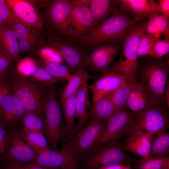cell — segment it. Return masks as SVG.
<instances>
[{
	"label": "cell",
	"mask_w": 169,
	"mask_h": 169,
	"mask_svg": "<svg viewBox=\"0 0 169 169\" xmlns=\"http://www.w3.org/2000/svg\"><path fill=\"white\" fill-rule=\"evenodd\" d=\"M139 59L135 76V84L143 89L152 106L165 104L164 94L169 72V59L149 56Z\"/></svg>",
	"instance_id": "1"
},
{
	"label": "cell",
	"mask_w": 169,
	"mask_h": 169,
	"mask_svg": "<svg viewBox=\"0 0 169 169\" xmlns=\"http://www.w3.org/2000/svg\"><path fill=\"white\" fill-rule=\"evenodd\" d=\"M119 12L116 9L111 16L99 26L92 28L86 34L71 39L84 50H92L96 46L122 40L141 22Z\"/></svg>",
	"instance_id": "2"
},
{
	"label": "cell",
	"mask_w": 169,
	"mask_h": 169,
	"mask_svg": "<svg viewBox=\"0 0 169 169\" xmlns=\"http://www.w3.org/2000/svg\"><path fill=\"white\" fill-rule=\"evenodd\" d=\"M146 22L145 19L141 21L125 36L118 60L108 71L124 76L131 84H135V76L138 64L137 50Z\"/></svg>",
	"instance_id": "3"
},
{
	"label": "cell",
	"mask_w": 169,
	"mask_h": 169,
	"mask_svg": "<svg viewBox=\"0 0 169 169\" xmlns=\"http://www.w3.org/2000/svg\"><path fill=\"white\" fill-rule=\"evenodd\" d=\"M53 86L46 89L43 96V133L50 146L56 150L58 142L66 133L64 125L62 123V112L56 92Z\"/></svg>",
	"instance_id": "4"
},
{
	"label": "cell",
	"mask_w": 169,
	"mask_h": 169,
	"mask_svg": "<svg viewBox=\"0 0 169 169\" xmlns=\"http://www.w3.org/2000/svg\"><path fill=\"white\" fill-rule=\"evenodd\" d=\"M11 71L10 84L13 94L21 101L26 111L43 115L42 100L47 86L35 84L30 77L20 73L17 69Z\"/></svg>",
	"instance_id": "5"
},
{
	"label": "cell",
	"mask_w": 169,
	"mask_h": 169,
	"mask_svg": "<svg viewBox=\"0 0 169 169\" xmlns=\"http://www.w3.org/2000/svg\"><path fill=\"white\" fill-rule=\"evenodd\" d=\"M168 109L164 104L136 113L131 122L129 134L136 133L154 135L166 131L169 125Z\"/></svg>",
	"instance_id": "6"
},
{
	"label": "cell",
	"mask_w": 169,
	"mask_h": 169,
	"mask_svg": "<svg viewBox=\"0 0 169 169\" xmlns=\"http://www.w3.org/2000/svg\"><path fill=\"white\" fill-rule=\"evenodd\" d=\"M46 45L58 51L66 64L74 71L89 66V55L79 44L72 39L59 36L51 32L47 33Z\"/></svg>",
	"instance_id": "7"
},
{
	"label": "cell",
	"mask_w": 169,
	"mask_h": 169,
	"mask_svg": "<svg viewBox=\"0 0 169 169\" xmlns=\"http://www.w3.org/2000/svg\"><path fill=\"white\" fill-rule=\"evenodd\" d=\"M89 151L86 162L88 167L91 169L112 165H131L134 161L119 142L100 145Z\"/></svg>",
	"instance_id": "8"
},
{
	"label": "cell",
	"mask_w": 169,
	"mask_h": 169,
	"mask_svg": "<svg viewBox=\"0 0 169 169\" xmlns=\"http://www.w3.org/2000/svg\"><path fill=\"white\" fill-rule=\"evenodd\" d=\"M45 20L51 32L59 36L67 38L72 0H52L44 1Z\"/></svg>",
	"instance_id": "9"
},
{
	"label": "cell",
	"mask_w": 169,
	"mask_h": 169,
	"mask_svg": "<svg viewBox=\"0 0 169 169\" xmlns=\"http://www.w3.org/2000/svg\"><path fill=\"white\" fill-rule=\"evenodd\" d=\"M136 113L125 108L113 115L108 120L103 133L92 148L103 144L118 143L121 137L128 135L131 122Z\"/></svg>",
	"instance_id": "10"
},
{
	"label": "cell",
	"mask_w": 169,
	"mask_h": 169,
	"mask_svg": "<svg viewBox=\"0 0 169 169\" xmlns=\"http://www.w3.org/2000/svg\"><path fill=\"white\" fill-rule=\"evenodd\" d=\"M107 121H91L72 138L67 145L75 156L81 155L92 148L103 133Z\"/></svg>",
	"instance_id": "11"
},
{
	"label": "cell",
	"mask_w": 169,
	"mask_h": 169,
	"mask_svg": "<svg viewBox=\"0 0 169 169\" xmlns=\"http://www.w3.org/2000/svg\"><path fill=\"white\" fill-rule=\"evenodd\" d=\"M124 38L118 42H110L95 46L92 50L91 54L89 55L88 67L97 72L104 74L107 72L121 51Z\"/></svg>",
	"instance_id": "12"
},
{
	"label": "cell",
	"mask_w": 169,
	"mask_h": 169,
	"mask_svg": "<svg viewBox=\"0 0 169 169\" xmlns=\"http://www.w3.org/2000/svg\"><path fill=\"white\" fill-rule=\"evenodd\" d=\"M72 8L67 37L75 39L87 33L94 27V18L88 4L81 5L75 3L72 0Z\"/></svg>",
	"instance_id": "13"
},
{
	"label": "cell",
	"mask_w": 169,
	"mask_h": 169,
	"mask_svg": "<svg viewBox=\"0 0 169 169\" xmlns=\"http://www.w3.org/2000/svg\"><path fill=\"white\" fill-rule=\"evenodd\" d=\"M5 1L9 9L24 24L38 30L43 29V19L34 1Z\"/></svg>",
	"instance_id": "14"
},
{
	"label": "cell",
	"mask_w": 169,
	"mask_h": 169,
	"mask_svg": "<svg viewBox=\"0 0 169 169\" xmlns=\"http://www.w3.org/2000/svg\"><path fill=\"white\" fill-rule=\"evenodd\" d=\"M9 25L19 40L20 52L23 53L33 55L46 45V42L38 30L20 23Z\"/></svg>",
	"instance_id": "15"
},
{
	"label": "cell",
	"mask_w": 169,
	"mask_h": 169,
	"mask_svg": "<svg viewBox=\"0 0 169 169\" xmlns=\"http://www.w3.org/2000/svg\"><path fill=\"white\" fill-rule=\"evenodd\" d=\"M38 165L52 169H76L75 156L70 149L65 145L59 151L50 150L44 152L37 156Z\"/></svg>",
	"instance_id": "16"
},
{
	"label": "cell",
	"mask_w": 169,
	"mask_h": 169,
	"mask_svg": "<svg viewBox=\"0 0 169 169\" xmlns=\"http://www.w3.org/2000/svg\"><path fill=\"white\" fill-rule=\"evenodd\" d=\"M116 2L118 11L137 21L154 13L161 14L158 3L153 0H116Z\"/></svg>",
	"instance_id": "17"
},
{
	"label": "cell",
	"mask_w": 169,
	"mask_h": 169,
	"mask_svg": "<svg viewBox=\"0 0 169 169\" xmlns=\"http://www.w3.org/2000/svg\"><path fill=\"white\" fill-rule=\"evenodd\" d=\"M128 83L124 76L112 72H107L88 85L93 93L92 104L115 90L121 86Z\"/></svg>",
	"instance_id": "18"
},
{
	"label": "cell",
	"mask_w": 169,
	"mask_h": 169,
	"mask_svg": "<svg viewBox=\"0 0 169 169\" xmlns=\"http://www.w3.org/2000/svg\"><path fill=\"white\" fill-rule=\"evenodd\" d=\"M123 147L128 151L145 158L149 156L154 135L131 133L128 135Z\"/></svg>",
	"instance_id": "19"
},
{
	"label": "cell",
	"mask_w": 169,
	"mask_h": 169,
	"mask_svg": "<svg viewBox=\"0 0 169 169\" xmlns=\"http://www.w3.org/2000/svg\"><path fill=\"white\" fill-rule=\"evenodd\" d=\"M0 49L13 60H18L20 57L18 39L10 26L5 22L0 28Z\"/></svg>",
	"instance_id": "20"
},
{
	"label": "cell",
	"mask_w": 169,
	"mask_h": 169,
	"mask_svg": "<svg viewBox=\"0 0 169 169\" xmlns=\"http://www.w3.org/2000/svg\"><path fill=\"white\" fill-rule=\"evenodd\" d=\"M110 94L92 104L87 115V120L90 119V121H107L111 116L121 110L117 108L112 103Z\"/></svg>",
	"instance_id": "21"
},
{
	"label": "cell",
	"mask_w": 169,
	"mask_h": 169,
	"mask_svg": "<svg viewBox=\"0 0 169 169\" xmlns=\"http://www.w3.org/2000/svg\"><path fill=\"white\" fill-rule=\"evenodd\" d=\"M26 110L22 103L13 94L8 95L0 106V114L6 122H12L23 117Z\"/></svg>",
	"instance_id": "22"
},
{
	"label": "cell",
	"mask_w": 169,
	"mask_h": 169,
	"mask_svg": "<svg viewBox=\"0 0 169 169\" xmlns=\"http://www.w3.org/2000/svg\"><path fill=\"white\" fill-rule=\"evenodd\" d=\"M9 153L14 160L20 162H28L36 159L35 152L24 142L16 132L12 135Z\"/></svg>",
	"instance_id": "23"
},
{
	"label": "cell",
	"mask_w": 169,
	"mask_h": 169,
	"mask_svg": "<svg viewBox=\"0 0 169 169\" xmlns=\"http://www.w3.org/2000/svg\"><path fill=\"white\" fill-rule=\"evenodd\" d=\"M116 0H90L89 7L94 19V27L112 15L116 9Z\"/></svg>",
	"instance_id": "24"
},
{
	"label": "cell",
	"mask_w": 169,
	"mask_h": 169,
	"mask_svg": "<svg viewBox=\"0 0 169 169\" xmlns=\"http://www.w3.org/2000/svg\"><path fill=\"white\" fill-rule=\"evenodd\" d=\"M152 106L142 88L136 84L131 85L125 108L133 112L138 113Z\"/></svg>",
	"instance_id": "25"
},
{
	"label": "cell",
	"mask_w": 169,
	"mask_h": 169,
	"mask_svg": "<svg viewBox=\"0 0 169 169\" xmlns=\"http://www.w3.org/2000/svg\"><path fill=\"white\" fill-rule=\"evenodd\" d=\"M147 18L145 32L156 42L161 40L165 30L169 27V17L159 13L153 14Z\"/></svg>",
	"instance_id": "26"
},
{
	"label": "cell",
	"mask_w": 169,
	"mask_h": 169,
	"mask_svg": "<svg viewBox=\"0 0 169 169\" xmlns=\"http://www.w3.org/2000/svg\"><path fill=\"white\" fill-rule=\"evenodd\" d=\"M87 82L84 83L79 89L76 94V112L75 117L79 121L76 128H79L87 120L88 111L91 104L88 93Z\"/></svg>",
	"instance_id": "27"
},
{
	"label": "cell",
	"mask_w": 169,
	"mask_h": 169,
	"mask_svg": "<svg viewBox=\"0 0 169 169\" xmlns=\"http://www.w3.org/2000/svg\"><path fill=\"white\" fill-rule=\"evenodd\" d=\"M91 77L84 69H79L75 70L67 81V84L61 94V104L68 98L76 94L82 84L87 82Z\"/></svg>",
	"instance_id": "28"
},
{
	"label": "cell",
	"mask_w": 169,
	"mask_h": 169,
	"mask_svg": "<svg viewBox=\"0 0 169 169\" xmlns=\"http://www.w3.org/2000/svg\"><path fill=\"white\" fill-rule=\"evenodd\" d=\"M21 135L27 144L38 155L50 150L48 141L43 133L30 132L24 128Z\"/></svg>",
	"instance_id": "29"
},
{
	"label": "cell",
	"mask_w": 169,
	"mask_h": 169,
	"mask_svg": "<svg viewBox=\"0 0 169 169\" xmlns=\"http://www.w3.org/2000/svg\"><path fill=\"white\" fill-rule=\"evenodd\" d=\"M36 65L41 67L47 70L54 77L67 81L72 74L71 70L66 65L55 63H47L39 58H31Z\"/></svg>",
	"instance_id": "30"
},
{
	"label": "cell",
	"mask_w": 169,
	"mask_h": 169,
	"mask_svg": "<svg viewBox=\"0 0 169 169\" xmlns=\"http://www.w3.org/2000/svg\"><path fill=\"white\" fill-rule=\"evenodd\" d=\"M76 94L68 98L61 104L64 116L66 135L71 134L74 129L76 109Z\"/></svg>",
	"instance_id": "31"
},
{
	"label": "cell",
	"mask_w": 169,
	"mask_h": 169,
	"mask_svg": "<svg viewBox=\"0 0 169 169\" xmlns=\"http://www.w3.org/2000/svg\"><path fill=\"white\" fill-rule=\"evenodd\" d=\"M169 152V133L165 131L156 134L152 142L149 157L167 155Z\"/></svg>",
	"instance_id": "32"
},
{
	"label": "cell",
	"mask_w": 169,
	"mask_h": 169,
	"mask_svg": "<svg viewBox=\"0 0 169 169\" xmlns=\"http://www.w3.org/2000/svg\"><path fill=\"white\" fill-rule=\"evenodd\" d=\"M135 169H169L168 155L142 158L134 166Z\"/></svg>",
	"instance_id": "33"
},
{
	"label": "cell",
	"mask_w": 169,
	"mask_h": 169,
	"mask_svg": "<svg viewBox=\"0 0 169 169\" xmlns=\"http://www.w3.org/2000/svg\"><path fill=\"white\" fill-rule=\"evenodd\" d=\"M42 115L26 111L23 118L24 128L30 132L44 133V120Z\"/></svg>",
	"instance_id": "34"
},
{
	"label": "cell",
	"mask_w": 169,
	"mask_h": 169,
	"mask_svg": "<svg viewBox=\"0 0 169 169\" xmlns=\"http://www.w3.org/2000/svg\"><path fill=\"white\" fill-rule=\"evenodd\" d=\"M29 77L33 81L47 86H53L58 82L62 81L54 77L44 68L36 65L32 68Z\"/></svg>",
	"instance_id": "35"
},
{
	"label": "cell",
	"mask_w": 169,
	"mask_h": 169,
	"mask_svg": "<svg viewBox=\"0 0 169 169\" xmlns=\"http://www.w3.org/2000/svg\"><path fill=\"white\" fill-rule=\"evenodd\" d=\"M131 85L127 83L120 87L110 94L111 100L118 109H121L125 108Z\"/></svg>",
	"instance_id": "36"
},
{
	"label": "cell",
	"mask_w": 169,
	"mask_h": 169,
	"mask_svg": "<svg viewBox=\"0 0 169 169\" xmlns=\"http://www.w3.org/2000/svg\"><path fill=\"white\" fill-rule=\"evenodd\" d=\"M35 54L45 62L67 65L60 54L55 49L47 45L38 49Z\"/></svg>",
	"instance_id": "37"
},
{
	"label": "cell",
	"mask_w": 169,
	"mask_h": 169,
	"mask_svg": "<svg viewBox=\"0 0 169 169\" xmlns=\"http://www.w3.org/2000/svg\"><path fill=\"white\" fill-rule=\"evenodd\" d=\"M156 42L144 31L141 37L138 48L137 58H139L145 56H150Z\"/></svg>",
	"instance_id": "38"
},
{
	"label": "cell",
	"mask_w": 169,
	"mask_h": 169,
	"mask_svg": "<svg viewBox=\"0 0 169 169\" xmlns=\"http://www.w3.org/2000/svg\"><path fill=\"white\" fill-rule=\"evenodd\" d=\"M0 18L9 24L18 23L23 24L9 9L5 0H0Z\"/></svg>",
	"instance_id": "39"
},
{
	"label": "cell",
	"mask_w": 169,
	"mask_h": 169,
	"mask_svg": "<svg viewBox=\"0 0 169 169\" xmlns=\"http://www.w3.org/2000/svg\"><path fill=\"white\" fill-rule=\"evenodd\" d=\"M169 52V39H164L155 44L150 56L158 59L163 57Z\"/></svg>",
	"instance_id": "40"
},
{
	"label": "cell",
	"mask_w": 169,
	"mask_h": 169,
	"mask_svg": "<svg viewBox=\"0 0 169 169\" xmlns=\"http://www.w3.org/2000/svg\"><path fill=\"white\" fill-rule=\"evenodd\" d=\"M14 61L0 49V79H2L9 70H11L12 62Z\"/></svg>",
	"instance_id": "41"
},
{
	"label": "cell",
	"mask_w": 169,
	"mask_h": 169,
	"mask_svg": "<svg viewBox=\"0 0 169 169\" xmlns=\"http://www.w3.org/2000/svg\"><path fill=\"white\" fill-rule=\"evenodd\" d=\"M36 65L31 58L27 57L20 62L17 69L20 73L29 77L32 68Z\"/></svg>",
	"instance_id": "42"
},
{
	"label": "cell",
	"mask_w": 169,
	"mask_h": 169,
	"mask_svg": "<svg viewBox=\"0 0 169 169\" xmlns=\"http://www.w3.org/2000/svg\"><path fill=\"white\" fill-rule=\"evenodd\" d=\"M12 93L10 84L0 82V106L2 104L6 97Z\"/></svg>",
	"instance_id": "43"
},
{
	"label": "cell",
	"mask_w": 169,
	"mask_h": 169,
	"mask_svg": "<svg viewBox=\"0 0 169 169\" xmlns=\"http://www.w3.org/2000/svg\"><path fill=\"white\" fill-rule=\"evenodd\" d=\"M158 3L161 14L169 17V0H160Z\"/></svg>",
	"instance_id": "44"
},
{
	"label": "cell",
	"mask_w": 169,
	"mask_h": 169,
	"mask_svg": "<svg viewBox=\"0 0 169 169\" xmlns=\"http://www.w3.org/2000/svg\"><path fill=\"white\" fill-rule=\"evenodd\" d=\"M7 136L6 132L5 129L0 126V154L3 153L5 150Z\"/></svg>",
	"instance_id": "45"
},
{
	"label": "cell",
	"mask_w": 169,
	"mask_h": 169,
	"mask_svg": "<svg viewBox=\"0 0 169 169\" xmlns=\"http://www.w3.org/2000/svg\"><path fill=\"white\" fill-rule=\"evenodd\" d=\"M6 169H49V168L40 166L35 163L25 166L16 165H10Z\"/></svg>",
	"instance_id": "46"
},
{
	"label": "cell",
	"mask_w": 169,
	"mask_h": 169,
	"mask_svg": "<svg viewBox=\"0 0 169 169\" xmlns=\"http://www.w3.org/2000/svg\"><path fill=\"white\" fill-rule=\"evenodd\" d=\"M169 81L168 80L166 85V88L164 94V101L165 103L167 106L169 108Z\"/></svg>",
	"instance_id": "47"
},
{
	"label": "cell",
	"mask_w": 169,
	"mask_h": 169,
	"mask_svg": "<svg viewBox=\"0 0 169 169\" xmlns=\"http://www.w3.org/2000/svg\"><path fill=\"white\" fill-rule=\"evenodd\" d=\"M126 165H115L104 166L97 169H124Z\"/></svg>",
	"instance_id": "48"
},
{
	"label": "cell",
	"mask_w": 169,
	"mask_h": 169,
	"mask_svg": "<svg viewBox=\"0 0 169 169\" xmlns=\"http://www.w3.org/2000/svg\"><path fill=\"white\" fill-rule=\"evenodd\" d=\"M124 169H132L131 165H127L125 166Z\"/></svg>",
	"instance_id": "49"
},
{
	"label": "cell",
	"mask_w": 169,
	"mask_h": 169,
	"mask_svg": "<svg viewBox=\"0 0 169 169\" xmlns=\"http://www.w3.org/2000/svg\"><path fill=\"white\" fill-rule=\"evenodd\" d=\"M4 22H3L0 18V28L2 26L3 23Z\"/></svg>",
	"instance_id": "50"
},
{
	"label": "cell",
	"mask_w": 169,
	"mask_h": 169,
	"mask_svg": "<svg viewBox=\"0 0 169 169\" xmlns=\"http://www.w3.org/2000/svg\"></svg>",
	"instance_id": "51"
}]
</instances>
